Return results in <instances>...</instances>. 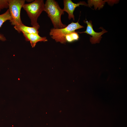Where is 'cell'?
<instances>
[{
    "mask_svg": "<svg viewBox=\"0 0 127 127\" xmlns=\"http://www.w3.org/2000/svg\"><path fill=\"white\" fill-rule=\"evenodd\" d=\"M26 41H30L32 48L34 47L38 42H45L48 41L46 37H42L38 34L23 33Z\"/></svg>",
    "mask_w": 127,
    "mask_h": 127,
    "instance_id": "7",
    "label": "cell"
},
{
    "mask_svg": "<svg viewBox=\"0 0 127 127\" xmlns=\"http://www.w3.org/2000/svg\"><path fill=\"white\" fill-rule=\"evenodd\" d=\"M22 8L30 19L32 27L38 30L40 26L37 22V19L41 13L44 11V0H35L29 3L25 4Z\"/></svg>",
    "mask_w": 127,
    "mask_h": 127,
    "instance_id": "2",
    "label": "cell"
},
{
    "mask_svg": "<svg viewBox=\"0 0 127 127\" xmlns=\"http://www.w3.org/2000/svg\"><path fill=\"white\" fill-rule=\"evenodd\" d=\"M84 22L87 24V27L86 30L82 32H79V33H86L91 36L92 37H90V40L92 44H95L96 43H99L102 37L101 36L104 33L107 32L105 29L101 27L102 31L100 32H97L93 30V25L91 21H88L87 20H84Z\"/></svg>",
    "mask_w": 127,
    "mask_h": 127,
    "instance_id": "5",
    "label": "cell"
},
{
    "mask_svg": "<svg viewBox=\"0 0 127 127\" xmlns=\"http://www.w3.org/2000/svg\"><path fill=\"white\" fill-rule=\"evenodd\" d=\"M14 28L19 33L22 32V33L30 34H38L39 33L38 30L36 28L26 26L23 24L21 25L15 26Z\"/></svg>",
    "mask_w": 127,
    "mask_h": 127,
    "instance_id": "8",
    "label": "cell"
},
{
    "mask_svg": "<svg viewBox=\"0 0 127 127\" xmlns=\"http://www.w3.org/2000/svg\"><path fill=\"white\" fill-rule=\"evenodd\" d=\"M26 1H27V2H32L34 1L33 0H27Z\"/></svg>",
    "mask_w": 127,
    "mask_h": 127,
    "instance_id": "12",
    "label": "cell"
},
{
    "mask_svg": "<svg viewBox=\"0 0 127 127\" xmlns=\"http://www.w3.org/2000/svg\"><path fill=\"white\" fill-rule=\"evenodd\" d=\"M11 19L8 9L4 13L0 15V28L4 23L6 21ZM6 40V39L4 35L0 34V40L4 41Z\"/></svg>",
    "mask_w": 127,
    "mask_h": 127,
    "instance_id": "9",
    "label": "cell"
},
{
    "mask_svg": "<svg viewBox=\"0 0 127 127\" xmlns=\"http://www.w3.org/2000/svg\"><path fill=\"white\" fill-rule=\"evenodd\" d=\"M44 4V11L50 19L54 28L60 29L66 27L67 26L63 24L61 20V16L64 14V12L58 3L54 0H47Z\"/></svg>",
    "mask_w": 127,
    "mask_h": 127,
    "instance_id": "1",
    "label": "cell"
},
{
    "mask_svg": "<svg viewBox=\"0 0 127 127\" xmlns=\"http://www.w3.org/2000/svg\"><path fill=\"white\" fill-rule=\"evenodd\" d=\"M84 27L78 23L72 22L66 27L60 29L53 28L50 29L49 35L56 42L65 44L67 42L65 39V36L67 34L75 31L77 29Z\"/></svg>",
    "mask_w": 127,
    "mask_h": 127,
    "instance_id": "3",
    "label": "cell"
},
{
    "mask_svg": "<svg viewBox=\"0 0 127 127\" xmlns=\"http://www.w3.org/2000/svg\"><path fill=\"white\" fill-rule=\"evenodd\" d=\"M9 0H0V12L4 8H8Z\"/></svg>",
    "mask_w": 127,
    "mask_h": 127,
    "instance_id": "11",
    "label": "cell"
},
{
    "mask_svg": "<svg viewBox=\"0 0 127 127\" xmlns=\"http://www.w3.org/2000/svg\"><path fill=\"white\" fill-rule=\"evenodd\" d=\"M24 0H9L8 9L11 19L9 21L14 26L23 24L20 18L21 9L25 4Z\"/></svg>",
    "mask_w": 127,
    "mask_h": 127,
    "instance_id": "4",
    "label": "cell"
},
{
    "mask_svg": "<svg viewBox=\"0 0 127 127\" xmlns=\"http://www.w3.org/2000/svg\"><path fill=\"white\" fill-rule=\"evenodd\" d=\"M63 3L64 8L63 9L64 11L68 13L69 20L72 19L74 20H75V18L73 12L75 8L80 5L87 6L84 1H80L76 4L73 2L71 0H64Z\"/></svg>",
    "mask_w": 127,
    "mask_h": 127,
    "instance_id": "6",
    "label": "cell"
},
{
    "mask_svg": "<svg viewBox=\"0 0 127 127\" xmlns=\"http://www.w3.org/2000/svg\"><path fill=\"white\" fill-rule=\"evenodd\" d=\"M65 38L66 42H71L78 40L79 39V36L78 32L75 31L66 35Z\"/></svg>",
    "mask_w": 127,
    "mask_h": 127,
    "instance_id": "10",
    "label": "cell"
}]
</instances>
